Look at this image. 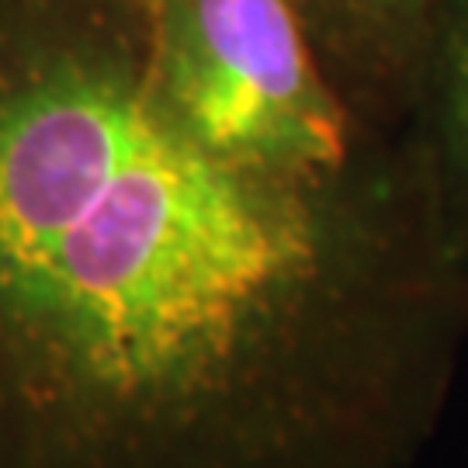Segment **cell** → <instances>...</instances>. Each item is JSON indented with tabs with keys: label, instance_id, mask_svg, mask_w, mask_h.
<instances>
[{
	"label": "cell",
	"instance_id": "1",
	"mask_svg": "<svg viewBox=\"0 0 468 468\" xmlns=\"http://www.w3.org/2000/svg\"><path fill=\"white\" fill-rule=\"evenodd\" d=\"M465 340L288 0H0V468H410Z\"/></svg>",
	"mask_w": 468,
	"mask_h": 468
},
{
	"label": "cell",
	"instance_id": "2",
	"mask_svg": "<svg viewBox=\"0 0 468 468\" xmlns=\"http://www.w3.org/2000/svg\"><path fill=\"white\" fill-rule=\"evenodd\" d=\"M319 67L357 115L410 129L444 0H288Z\"/></svg>",
	"mask_w": 468,
	"mask_h": 468
},
{
	"label": "cell",
	"instance_id": "3",
	"mask_svg": "<svg viewBox=\"0 0 468 468\" xmlns=\"http://www.w3.org/2000/svg\"><path fill=\"white\" fill-rule=\"evenodd\" d=\"M410 129L431 164L448 229L468 257V0H444Z\"/></svg>",
	"mask_w": 468,
	"mask_h": 468
}]
</instances>
